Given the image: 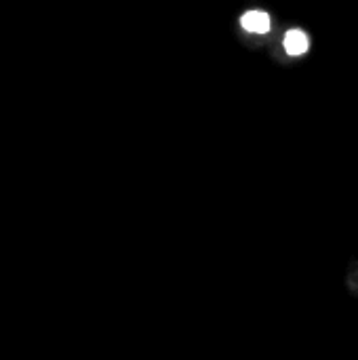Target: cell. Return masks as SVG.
Here are the masks:
<instances>
[{
    "mask_svg": "<svg viewBox=\"0 0 358 360\" xmlns=\"http://www.w3.org/2000/svg\"><path fill=\"white\" fill-rule=\"evenodd\" d=\"M283 46H285L287 55L300 57V55H306L310 51V38H308V34L304 30H289L285 34Z\"/></svg>",
    "mask_w": 358,
    "mask_h": 360,
    "instance_id": "obj_1",
    "label": "cell"
},
{
    "mask_svg": "<svg viewBox=\"0 0 358 360\" xmlns=\"http://www.w3.org/2000/svg\"><path fill=\"white\" fill-rule=\"evenodd\" d=\"M241 25L251 34H268L272 21H270V15L264 11H247L241 17Z\"/></svg>",
    "mask_w": 358,
    "mask_h": 360,
    "instance_id": "obj_2",
    "label": "cell"
}]
</instances>
